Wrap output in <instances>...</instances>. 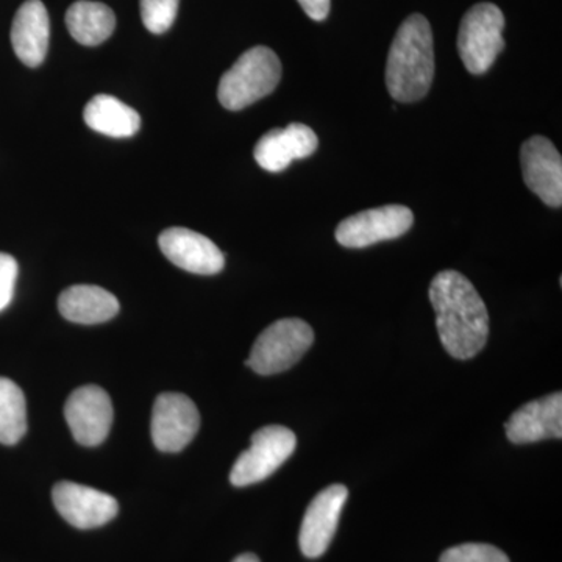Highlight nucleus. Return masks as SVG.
<instances>
[{
  "instance_id": "obj_15",
  "label": "nucleus",
  "mask_w": 562,
  "mask_h": 562,
  "mask_svg": "<svg viewBox=\"0 0 562 562\" xmlns=\"http://www.w3.org/2000/svg\"><path fill=\"white\" fill-rule=\"evenodd\" d=\"M506 436L513 443H532L546 439H561L562 394L547 395L527 403L506 422Z\"/></svg>"
},
{
  "instance_id": "obj_14",
  "label": "nucleus",
  "mask_w": 562,
  "mask_h": 562,
  "mask_svg": "<svg viewBox=\"0 0 562 562\" xmlns=\"http://www.w3.org/2000/svg\"><path fill=\"white\" fill-rule=\"evenodd\" d=\"M319 146L316 133L308 125L292 122L286 128H273L255 146L254 157L268 172H281L292 161L313 155Z\"/></svg>"
},
{
  "instance_id": "obj_10",
  "label": "nucleus",
  "mask_w": 562,
  "mask_h": 562,
  "mask_svg": "<svg viewBox=\"0 0 562 562\" xmlns=\"http://www.w3.org/2000/svg\"><path fill=\"white\" fill-rule=\"evenodd\" d=\"M52 501L66 522L79 530H91L111 522L120 505L106 492L79 483L60 482L52 490Z\"/></svg>"
},
{
  "instance_id": "obj_9",
  "label": "nucleus",
  "mask_w": 562,
  "mask_h": 562,
  "mask_svg": "<svg viewBox=\"0 0 562 562\" xmlns=\"http://www.w3.org/2000/svg\"><path fill=\"white\" fill-rule=\"evenodd\" d=\"M65 419L74 439L85 447L105 441L113 425V403L110 395L95 384H87L69 395Z\"/></svg>"
},
{
  "instance_id": "obj_24",
  "label": "nucleus",
  "mask_w": 562,
  "mask_h": 562,
  "mask_svg": "<svg viewBox=\"0 0 562 562\" xmlns=\"http://www.w3.org/2000/svg\"><path fill=\"white\" fill-rule=\"evenodd\" d=\"M313 21H324L330 13V0H297Z\"/></svg>"
},
{
  "instance_id": "obj_21",
  "label": "nucleus",
  "mask_w": 562,
  "mask_h": 562,
  "mask_svg": "<svg viewBox=\"0 0 562 562\" xmlns=\"http://www.w3.org/2000/svg\"><path fill=\"white\" fill-rule=\"evenodd\" d=\"M179 5L180 0H139L140 20L147 31L161 35L172 27Z\"/></svg>"
},
{
  "instance_id": "obj_8",
  "label": "nucleus",
  "mask_w": 562,
  "mask_h": 562,
  "mask_svg": "<svg viewBox=\"0 0 562 562\" xmlns=\"http://www.w3.org/2000/svg\"><path fill=\"white\" fill-rule=\"evenodd\" d=\"M201 414L187 395L165 392L151 409V441L160 452H181L198 435Z\"/></svg>"
},
{
  "instance_id": "obj_4",
  "label": "nucleus",
  "mask_w": 562,
  "mask_h": 562,
  "mask_svg": "<svg viewBox=\"0 0 562 562\" xmlns=\"http://www.w3.org/2000/svg\"><path fill=\"white\" fill-rule=\"evenodd\" d=\"M503 31L505 16L494 3H476L462 18L458 52L465 69L473 76L486 74L505 49Z\"/></svg>"
},
{
  "instance_id": "obj_17",
  "label": "nucleus",
  "mask_w": 562,
  "mask_h": 562,
  "mask_svg": "<svg viewBox=\"0 0 562 562\" xmlns=\"http://www.w3.org/2000/svg\"><path fill=\"white\" fill-rule=\"evenodd\" d=\"M61 316L81 325L102 324L120 313V302L111 292L94 284H76L58 299Z\"/></svg>"
},
{
  "instance_id": "obj_5",
  "label": "nucleus",
  "mask_w": 562,
  "mask_h": 562,
  "mask_svg": "<svg viewBox=\"0 0 562 562\" xmlns=\"http://www.w3.org/2000/svg\"><path fill=\"white\" fill-rule=\"evenodd\" d=\"M313 342V328L305 321H277L258 336L246 364L260 375H276L301 361Z\"/></svg>"
},
{
  "instance_id": "obj_22",
  "label": "nucleus",
  "mask_w": 562,
  "mask_h": 562,
  "mask_svg": "<svg viewBox=\"0 0 562 562\" xmlns=\"http://www.w3.org/2000/svg\"><path fill=\"white\" fill-rule=\"evenodd\" d=\"M439 562H509L508 557L490 543H462L442 553Z\"/></svg>"
},
{
  "instance_id": "obj_25",
  "label": "nucleus",
  "mask_w": 562,
  "mask_h": 562,
  "mask_svg": "<svg viewBox=\"0 0 562 562\" xmlns=\"http://www.w3.org/2000/svg\"><path fill=\"white\" fill-rule=\"evenodd\" d=\"M233 562H260V560H258V557H255L254 553H244L239 554Z\"/></svg>"
},
{
  "instance_id": "obj_16",
  "label": "nucleus",
  "mask_w": 562,
  "mask_h": 562,
  "mask_svg": "<svg viewBox=\"0 0 562 562\" xmlns=\"http://www.w3.org/2000/svg\"><path fill=\"white\" fill-rule=\"evenodd\" d=\"M49 40L50 21L46 5L41 0L22 3L11 25V44L18 58L29 68L43 65Z\"/></svg>"
},
{
  "instance_id": "obj_18",
  "label": "nucleus",
  "mask_w": 562,
  "mask_h": 562,
  "mask_svg": "<svg viewBox=\"0 0 562 562\" xmlns=\"http://www.w3.org/2000/svg\"><path fill=\"white\" fill-rule=\"evenodd\" d=\"M83 120L91 131L111 138H131L140 127L138 111L109 94L94 95L85 106Z\"/></svg>"
},
{
  "instance_id": "obj_2",
  "label": "nucleus",
  "mask_w": 562,
  "mask_h": 562,
  "mask_svg": "<svg viewBox=\"0 0 562 562\" xmlns=\"http://www.w3.org/2000/svg\"><path fill=\"white\" fill-rule=\"evenodd\" d=\"M435 79L430 22L422 14L406 18L391 44L386 65L387 91L397 102L420 101Z\"/></svg>"
},
{
  "instance_id": "obj_11",
  "label": "nucleus",
  "mask_w": 562,
  "mask_h": 562,
  "mask_svg": "<svg viewBox=\"0 0 562 562\" xmlns=\"http://www.w3.org/2000/svg\"><path fill=\"white\" fill-rule=\"evenodd\" d=\"M524 180L546 205H562V158L554 144L546 136H531L520 149Z\"/></svg>"
},
{
  "instance_id": "obj_7",
  "label": "nucleus",
  "mask_w": 562,
  "mask_h": 562,
  "mask_svg": "<svg viewBox=\"0 0 562 562\" xmlns=\"http://www.w3.org/2000/svg\"><path fill=\"white\" fill-rule=\"evenodd\" d=\"M414 224L408 206L384 205L347 217L336 228V241L347 249H364L376 243L401 238Z\"/></svg>"
},
{
  "instance_id": "obj_3",
  "label": "nucleus",
  "mask_w": 562,
  "mask_h": 562,
  "mask_svg": "<svg viewBox=\"0 0 562 562\" xmlns=\"http://www.w3.org/2000/svg\"><path fill=\"white\" fill-rule=\"evenodd\" d=\"M280 80L281 61L276 52L251 47L222 76L217 98L224 109L239 111L271 94Z\"/></svg>"
},
{
  "instance_id": "obj_12",
  "label": "nucleus",
  "mask_w": 562,
  "mask_h": 562,
  "mask_svg": "<svg viewBox=\"0 0 562 562\" xmlns=\"http://www.w3.org/2000/svg\"><path fill=\"white\" fill-rule=\"evenodd\" d=\"M347 497H349V491L346 486L331 484L310 503L303 517L301 535H299V543L306 558H319L327 552L338 528Z\"/></svg>"
},
{
  "instance_id": "obj_13",
  "label": "nucleus",
  "mask_w": 562,
  "mask_h": 562,
  "mask_svg": "<svg viewBox=\"0 0 562 562\" xmlns=\"http://www.w3.org/2000/svg\"><path fill=\"white\" fill-rule=\"evenodd\" d=\"M158 244L162 255L183 271L214 276L224 269L225 258L220 247L190 228H168L161 233Z\"/></svg>"
},
{
  "instance_id": "obj_20",
  "label": "nucleus",
  "mask_w": 562,
  "mask_h": 562,
  "mask_svg": "<svg viewBox=\"0 0 562 562\" xmlns=\"http://www.w3.org/2000/svg\"><path fill=\"white\" fill-rule=\"evenodd\" d=\"M27 432V405L16 383L0 376V443L14 446Z\"/></svg>"
},
{
  "instance_id": "obj_6",
  "label": "nucleus",
  "mask_w": 562,
  "mask_h": 562,
  "mask_svg": "<svg viewBox=\"0 0 562 562\" xmlns=\"http://www.w3.org/2000/svg\"><path fill=\"white\" fill-rule=\"evenodd\" d=\"M297 438L290 428L268 425L251 436V446L236 460L231 472L233 486L244 487L269 479L290 460Z\"/></svg>"
},
{
  "instance_id": "obj_1",
  "label": "nucleus",
  "mask_w": 562,
  "mask_h": 562,
  "mask_svg": "<svg viewBox=\"0 0 562 562\" xmlns=\"http://www.w3.org/2000/svg\"><path fill=\"white\" fill-rule=\"evenodd\" d=\"M430 302L443 349L471 360L486 346L490 314L475 286L457 271H442L430 284Z\"/></svg>"
},
{
  "instance_id": "obj_23",
  "label": "nucleus",
  "mask_w": 562,
  "mask_h": 562,
  "mask_svg": "<svg viewBox=\"0 0 562 562\" xmlns=\"http://www.w3.org/2000/svg\"><path fill=\"white\" fill-rule=\"evenodd\" d=\"M18 280V262L9 254L0 251V312L13 301Z\"/></svg>"
},
{
  "instance_id": "obj_19",
  "label": "nucleus",
  "mask_w": 562,
  "mask_h": 562,
  "mask_svg": "<svg viewBox=\"0 0 562 562\" xmlns=\"http://www.w3.org/2000/svg\"><path fill=\"white\" fill-rule=\"evenodd\" d=\"M66 25L77 43L94 47L113 35L116 16L105 3L79 0L66 11Z\"/></svg>"
}]
</instances>
